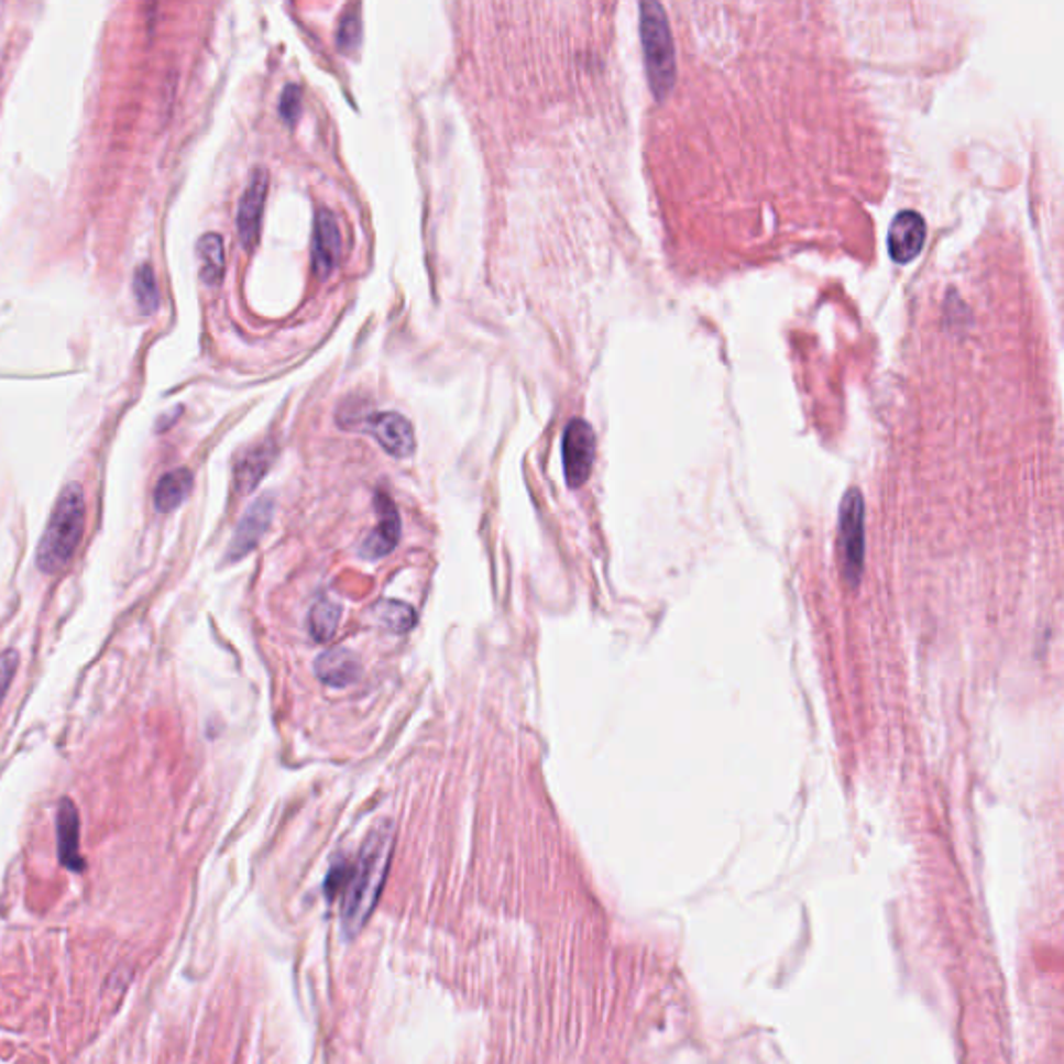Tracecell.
<instances>
[{"mask_svg":"<svg viewBox=\"0 0 1064 1064\" xmlns=\"http://www.w3.org/2000/svg\"><path fill=\"white\" fill-rule=\"evenodd\" d=\"M595 432L586 420H572L563 430L561 441V458H563V474L570 489L584 485L593 472L595 464Z\"/></svg>","mask_w":1064,"mask_h":1064,"instance_id":"5b68a950","label":"cell"},{"mask_svg":"<svg viewBox=\"0 0 1064 1064\" xmlns=\"http://www.w3.org/2000/svg\"><path fill=\"white\" fill-rule=\"evenodd\" d=\"M275 460L273 443H264L248 451L235 467V485L240 493L254 491Z\"/></svg>","mask_w":1064,"mask_h":1064,"instance_id":"9a60e30c","label":"cell"},{"mask_svg":"<svg viewBox=\"0 0 1064 1064\" xmlns=\"http://www.w3.org/2000/svg\"><path fill=\"white\" fill-rule=\"evenodd\" d=\"M374 505H376L379 524L360 545V553L366 560L385 558L397 547L399 537H402V520H399V514H397V507L393 504L392 497H387L385 493H376Z\"/></svg>","mask_w":1064,"mask_h":1064,"instance_id":"9c48e42d","label":"cell"},{"mask_svg":"<svg viewBox=\"0 0 1064 1064\" xmlns=\"http://www.w3.org/2000/svg\"><path fill=\"white\" fill-rule=\"evenodd\" d=\"M266 191H268V173L264 168H256L243 189L240 208H238V235L248 252H252L261 240Z\"/></svg>","mask_w":1064,"mask_h":1064,"instance_id":"8992f818","label":"cell"},{"mask_svg":"<svg viewBox=\"0 0 1064 1064\" xmlns=\"http://www.w3.org/2000/svg\"><path fill=\"white\" fill-rule=\"evenodd\" d=\"M928 238V227L921 215L913 210L900 212L888 231V250L892 261L907 264L913 261Z\"/></svg>","mask_w":1064,"mask_h":1064,"instance_id":"30bf717a","label":"cell"},{"mask_svg":"<svg viewBox=\"0 0 1064 1064\" xmlns=\"http://www.w3.org/2000/svg\"><path fill=\"white\" fill-rule=\"evenodd\" d=\"M315 672L320 682H325L331 689H345L354 684L362 673L360 659L354 651L345 647H333L325 654H320L315 661Z\"/></svg>","mask_w":1064,"mask_h":1064,"instance_id":"7c38bea8","label":"cell"},{"mask_svg":"<svg viewBox=\"0 0 1064 1064\" xmlns=\"http://www.w3.org/2000/svg\"><path fill=\"white\" fill-rule=\"evenodd\" d=\"M19 666V654L13 651V649H7L0 654V705L7 696V692L11 689L13 684V678H15V672H18Z\"/></svg>","mask_w":1064,"mask_h":1064,"instance_id":"7402d4cb","label":"cell"},{"mask_svg":"<svg viewBox=\"0 0 1064 1064\" xmlns=\"http://www.w3.org/2000/svg\"><path fill=\"white\" fill-rule=\"evenodd\" d=\"M273 514H275V504L271 495H262L245 509L242 520L233 533L231 545L227 549L229 561L242 560L252 549H256V545L261 542L264 533L271 526Z\"/></svg>","mask_w":1064,"mask_h":1064,"instance_id":"ba28073f","label":"cell"},{"mask_svg":"<svg viewBox=\"0 0 1064 1064\" xmlns=\"http://www.w3.org/2000/svg\"><path fill=\"white\" fill-rule=\"evenodd\" d=\"M133 294H135V299H138V306L146 312V315H152L156 308H158V285H156V277H154V271L150 264H142L135 275H133Z\"/></svg>","mask_w":1064,"mask_h":1064,"instance_id":"d6986e66","label":"cell"},{"mask_svg":"<svg viewBox=\"0 0 1064 1064\" xmlns=\"http://www.w3.org/2000/svg\"><path fill=\"white\" fill-rule=\"evenodd\" d=\"M395 830L393 822L374 825L369 838L362 844L355 863H339L327 879V892L343 895L341 919L345 934L354 935L362 930L376 907L379 895L387 878L392 860Z\"/></svg>","mask_w":1064,"mask_h":1064,"instance_id":"6da1fadb","label":"cell"},{"mask_svg":"<svg viewBox=\"0 0 1064 1064\" xmlns=\"http://www.w3.org/2000/svg\"><path fill=\"white\" fill-rule=\"evenodd\" d=\"M341 254V231L331 210H320L315 223L312 266L320 279H327L336 271Z\"/></svg>","mask_w":1064,"mask_h":1064,"instance_id":"8fae6325","label":"cell"},{"mask_svg":"<svg viewBox=\"0 0 1064 1064\" xmlns=\"http://www.w3.org/2000/svg\"><path fill=\"white\" fill-rule=\"evenodd\" d=\"M56 836H58V857L67 869L81 871L84 859L79 855V818L77 809L69 799H63L58 804L56 815Z\"/></svg>","mask_w":1064,"mask_h":1064,"instance_id":"4fadbf2b","label":"cell"},{"mask_svg":"<svg viewBox=\"0 0 1064 1064\" xmlns=\"http://www.w3.org/2000/svg\"><path fill=\"white\" fill-rule=\"evenodd\" d=\"M640 30H643L649 77L655 92L661 94L668 84H672L673 53L672 42L668 36V25L659 4L654 2L640 4Z\"/></svg>","mask_w":1064,"mask_h":1064,"instance_id":"277c9868","label":"cell"},{"mask_svg":"<svg viewBox=\"0 0 1064 1064\" xmlns=\"http://www.w3.org/2000/svg\"><path fill=\"white\" fill-rule=\"evenodd\" d=\"M194 486V476L187 468L167 472L154 489V505L161 514H168L186 502Z\"/></svg>","mask_w":1064,"mask_h":1064,"instance_id":"5bb4252c","label":"cell"},{"mask_svg":"<svg viewBox=\"0 0 1064 1064\" xmlns=\"http://www.w3.org/2000/svg\"><path fill=\"white\" fill-rule=\"evenodd\" d=\"M341 614L343 610L339 603L331 599H318L308 616V630L315 643H329L336 636Z\"/></svg>","mask_w":1064,"mask_h":1064,"instance_id":"e0dca14e","label":"cell"},{"mask_svg":"<svg viewBox=\"0 0 1064 1064\" xmlns=\"http://www.w3.org/2000/svg\"><path fill=\"white\" fill-rule=\"evenodd\" d=\"M279 112L281 119L287 125H294L298 121L299 112H301V90L296 84H289L281 94Z\"/></svg>","mask_w":1064,"mask_h":1064,"instance_id":"44dd1931","label":"cell"},{"mask_svg":"<svg viewBox=\"0 0 1064 1064\" xmlns=\"http://www.w3.org/2000/svg\"><path fill=\"white\" fill-rule=\"evenodd\" d=\"M360 40H362V19L355 13H350L339 23L337 44L345 55H352L355 48L360 46Z\"/></svg>","mask_w":1064,"mask_h":1064,"instance_id":"ffe728a7","label":"cell"},{"mask_svg":"<svg viewBox=\"0 0 1064 1064\" xmlns=\"http://www.w3.org/2000/svg\"><path fill=\"white\" fill-rule=\"evenodd\" d=\"M376 439V443L397 460L410 458L416 449V435L410 420L397 412H376L371 414L364 425Z\"/></svg>","mask_w":1064,"mask_h":1064,"instance_id":"52a82bcc","label":"cell"},{"mask_svg":"<svg viewBox=\"0 0 1064 1064\" xmlns=\"http://www.w3.org/2000/svg\"><path fill=\"white\" fill-rule=\"evenodd\" d=\"M373 614L376 619L395 635H406L416 626V612L408 603L395 601V599H383L373 605Z\"/></svg>","mask_w":1064,"mask_h":1064,"instance_id":"ac0fdd59","label":"cell"},{"mask_svg":"<svg viewBox=\"0 0 1064 1064\" xmlns=\"http://www.w3.org/2000/svg\"><path fill=\"white\" fill-rule=\"evenodd\" d=\"M86 528V497L77 483L63 486L46 530L40 539L36 566L42 574H56L74 558Z\"/></svg>","mask_w":1064,"mask_h":1064,"instance_id":"7a4b0ae2","label":"cell"},{"mask_svg":"<svg viewBox=\"0 0 1064 1064\" xmlns=\"http://www.w3.org/2000/svg\"><path fill=\"white\" fill-rule=\"evenodd\" d=\"M838 558L842 577L851 584H859L865 558V504L857 489L844 495L838 518Z\"/></svg>","mask_w":1064,"mask_h":1064,"instance_id":"3957f363","label":"cell"},{"mask_svg":"<svg viewBox=\"0 0 1064 1064\" xmlns=\"http://www.w3.org/2000/svg\"><path fill=\"white\" fill-rule=\"evenodd\" d=\"M200 277L206 285H219L224 275L223 238L217 233H206L198 242Z\"/></svg>","mask_w":1064,"mask_h":1064,"instance_id":"2e32d148","label":"cell"}]
</instances>
